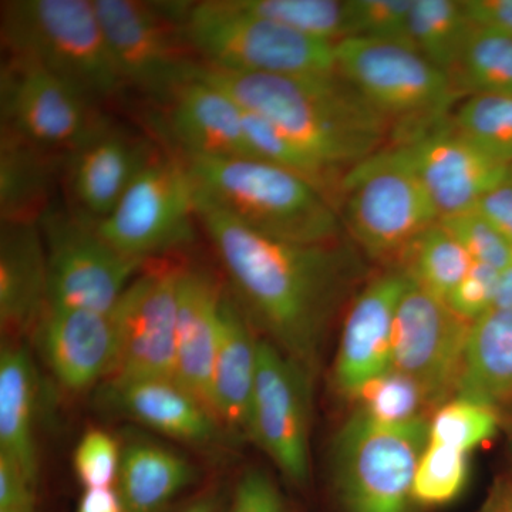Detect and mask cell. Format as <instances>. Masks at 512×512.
<instances>
[{
	"label": "cell",
	"instance_id": "cell-36",
	"mask_svg": "<svg viewBox=\"0 0 512 512\" xmlns=\"http://www.w3.org/2000/svg\"><path fill=\"white\" fill-rule=\"evenodd\" d=\"M467 481V453L429 441L414 474L413 504L423 508L444 507L463 494Z\"/></svg>",
	"mask_w": 512,
	"mask_h": 512
},
{
	"label": "cell",
	"instance_id": "cell-41",
	"mask_svg": "<svg viewBox=\"0 0 512 512\" xmlns=\"http://www.w3.org/2000/svg\"><path fill=\"white\" fill-rule=\"evenodd\" d=\"M501 271L493 266L474 262L470 271L450 293L447 305L460 318L474 323L490 312L497 301Z\"/></svg>",
	"mask_w": 512,
	"mask_h": 512
},
{
	"label": "cell",
	"instance_id": "cell-1",
	"mask_svg": "<svg viewBox=\"0 0 512 512\" xmlns=\"http://www.w3.org/2000/svg\"><path fill=\"white\" fill-rule=\"evenodd\" d=\"M197 218L242 311L313 379L326 330L348 284V255L336 244L266 237L200 195Z\"/></svg>",
	"mask_w": 512,
	"mask_h": 512
},
{
	"label": "cell",
	"instance_id": "cell-43",
	"mask_svg": "<svg viewBox=\"0 0 512 512\" xmlns=\"http://www.w3.org/2000/svg\"><path fill=\"white\" fill-rule=\"evenodd\" d=\"M35 487L12 458L0 453V510L35 512Z\"/></svg>",
	"mask_w": 512,
	"mask_h": 512
},
{
	"label": "cell",
	"instance_id": "cell-32",
	"mask_svg": "<svg viewBox=\"0 0 512 512\" xmlns=\"http://www.w3.org/2000/svg\"><path fill=\"white\" fill-rule=\"evenodd\" d=\"M239 8L295 30L303 36L336 45L348 39V2L339 0H235Z\"/></svg>",
	"mask_w": 512,
	"mask_h": 512
},
{
	"label": "cell",
	"instance_id": "cell-35",
	"mask_svg": "<svg viewBox=\"0 0 512 512\" xmlns=\"http://www.w3.org/2000/svg\"><path fill=\"white\" fill-rule=\"evenodd\" d=\"M453 126L485 153L512 165V94H473L458 107Z\"/></svg>",
	"mask_w": 512,
	"mask_h": 512
},
{
	"label": "cell",
	"instance_id": "cell-16",
	"mask_svg": "<svg viewBox=\"0 0 512 512\" xmlns=\"http://www.w3.org/2000/svg\"><path fill=\"white\" fill-rule=\"evenodd\" d=\"M158 148L146 137L103 116L64 158L69 210L99 224L117 207Z\"/></svg>",
	"mask_w": 512,
	"mask_h": 512
},
{
	"label": "cell",
	"instance_id": "cell-21",
	"mask_svg": "<svg viewBox=\"0 0 512 512\" xmlns=\"http://www.w3.org/2000/svg\"><path fill=\"white\" fill-rule=\"evenodd\" d=\"M222 298L224 292L221 285L210 272L200 268H183L178 284L175 380L214 419L212 370L217 352Z\"/></svg>",
	"mask_w": 512,
	"mask_h": 512
},
{
	"label": "cell",
	"instance_id": "cell-48",
	"mask_svg": "<svg viewBox=\"0 0 512 512\" xmlns=\"http://www.w3.org/2000/svg\"><path fill=\"white\" fill-rule=\"evenodd\" d=\"M507 306H512V261L504 271H501L500 286H498L494 308H507Z\"/></svg>",
	"mask_w": 512,
	"mask_h": 512
},
{
	"label": "cell",
	"instance_id": "cell-14",
	"mask_svg": "<svg viewBox=\"0 0 512 512\" xmlns=\"http://www.w3.org/2000/svg\"><path fill=\"white\" fill-rule=\"evenodd\" d=\"M311 382L291 357L269 340L259 339L249 439L298 487L311 477Z\"/></svg>",
	"mask_w": 512,
	"mask_h": 512
},
{
	"label": "cell",
	"instance_id": "cell-28",
	"mask_svg": "<svg viewBox=\"0 0 512 512\" xmlns=\"http://www.w3.org/2000/svg\"><path fill=\"white\" fill-rule=\"evenodd\" d=\"M37 383L28 350L6 342L0 353V453L12 458L36 484Z\"/></svg>",
	"mask_w": 512,
	"mask_h": 512
},
{
	"label": "cell",
	"instance_id": "cell-12",
	"mask_svg": "<svg viewBox=\"0 0 512 512\" xmlns=\"http://www.w3.org/2000/svg\"><path fill=\"white\" fill-rule=\"evenodd\" d=\"M2 130L67 154L103 117L99 106L42 64L6 55L0 72Z\"/></svg>",
	"mask_w": 512,
	"mask_h": 512
},
{
	"label": "cell",
	"instance_id": "cell-22",
	"mask_svg": "<svg viewBox=\"0 0 512 512\" xmlns=\"http://www.w3.org/2000/svg\"><path fill=\"white\" fill-rule=\"evenodd\" d=\"M49 274L39 224H2L0 326L8 340L37 330L49 309Z\"/></svg>",
	"mask_w": 512,
	"mask_h": 512
},
{
	"label": "cell",
	"instance_id": "cell-15",
	"mask_svg": "<svg viewBox=\"0 0 512 512\" xmlns=\"http://www.w3.org/2000/svg\"><path fill=\"white\" fill-rule=\"evenodd\" d=\"M181 271V266H153L123 293L111 312L119 349L113 372L104 383L175 379Z\"/></svg>",
	"mask_w": 512,
	"mask_h": 512
},
{
	"label": "cell",
	"instance_id": "cell-33",
	"mask_svg": "<svg viewBox=\"0 0 512 512\" xmlns=\"http://www.w3.org/2000/svg\"><path fill=\"white\" fill-rule=\"evenodd\" d=\"M456 73L473 94H512V35L473 25Z\"/></svg>",
	"mask_w": 512,
	"mask_h": 512
},
{
	"label": "cell",
	"instance_id": "cell-11",
	"mask_svg": "<svg viewBox=\"0 0 512 512\" xmlns=\"http://www.w3.org/2000/svg\"><path fill=\"white\" fill-rule=\"evenodd\" d=\"M45 241L49 306L111 313L146 261L121 254L93 222L50 208L39 222Z\"/></svg>",
	"mask_w": 512,
	"mask_h": 512
},
{
	"label": "cell",
	"instance_id": "cell-30",
	"mask_svg": "<svg viewBox=\"0 0 512 512\" xmlns=\"http://www.w3.org/2000/svg\"><path fill=\"white\" fill-rule=\"evenodd\" d=\"M402 271L414 285L447 301L474 261L446 228L437 222L400 256Z\"/></svg>",
	"mask_w": 512,
	"mask_h": 512
},
{
	"label": "cell",
	"instance_id": "cell-45",
	"mask_svg": "<svg viewBox=\"0 0 512 512\" xmlns=\"http://www.w3.org/2000/svg\"><path fill=\"white\" fill-rule=\"evenodd\" d=\"M463 3L473 25L512 35V0H464Z\"/></svg>",
	"mask_w": 512,
	"mask_h": 512
},
{
	"label": "cell",
	"instance_id": "cell-7",
	"mask_svg": "<svg viewBox=\"0 0 512 512\" xmlns=\"http://www.w3.org/2000/svg\"><path fill=\"white\" fill-rule=\"evenodd\" d=\"M346 220L372 259L400 258L441 220L436 204L399 146L382 148L343 180Z\"/></svg>",
	"mask_w": 512,
	"mask_h": 512
},
{
	"label": "cell",
	"instance_id": "cell-23",
	"mask_svg": "<svg viewBox=\"0 0 512 512\" xmlns=\"http://www.w3.org/2000/svg\"><path fill=\"white\" fill-rule=\"evenodd\" d=\"M101 397L114 413L184 443L204 446L220 433L217 420L175 379L104 383Z\"/></svg>",
	"mask_w": 512,
	"mask_h": 512
},
{
	"label": "cell",
	"instance_id": "cell-19",
	"mask_svg": "<svg viewBox=\"0 0 512 512\" xmlns=\"http://www.w3.org/2000/svg\"><path fill=\"white\" fill-rule=\"evenodd\" d=\"M164 134L183 157H251L242 107L229 94L192 74L163 101Z\"/></svg>",
	"mask_w": 512,
	"mask_h": 512
},
{
	"label": "cell",
	"instance_id": "cell-2",
	"mask_svg": "<svg viewBox=\"0 0 512 512\" xmlns=\"http://www.w3.org/2000/svg\"><path fill=\"white\" fill-rule=\"evenodd\" d=\"M194 74L278 127L335 175L340 187L353 168L382 150L390 127L339 73L276 76L200 64Z\"/></svg>",
	"mask_w": 512,
	"mask_h": 512
},
{
	"label": "cell",
	"instance_id": "cell-31",
	"mask_svg": "<svg viewBox=\"0 0 512 512\" xmlns=\"http://www.w3.org/2000/svg\"><path fill=\"white\" fill-rule=\"evenodd\" d=\"M350 400L356 413L387 426L430 420L434 413L420 384L392 369L363 384Z\"/></svg>",
	"mask_w": 512,
	"mask_h": 512
},
{
	"label": "cell",
	"instance_id": "cell-10",
	"mask_svg": "<svg viewBox=\"0 0 512 512\" xmlns=\"http://www.w3.org/2000/svg\"><path fill=\"white\" fill-rule=\"evenodd\" d=\"M197 195L183 158L158 148L109 217L94 225L121 254L148 262L194 239Z\"/></svg>",
	"mask_w": 512,
	"mask_h": 512
},
{
	"label": "cell",
	"instance_id": "cell-25",
	"mask_svg": "<svg viewBox=\"0 0 512 512\" xmlns=\"http://www.w3.org/2000/svg\"><path fill=\"white\" fill-rule=\"evenodd\" d=\"M66 154L37 147L9 131L0 133V220L39 224L52 208Z\"/></svg>",
	"mask_w": 512,
	"mask_h": 512
},
{
	"label": "cell",
	"instance_id": "cell-49",
	"mask_svg": "<svg viewBox=\"0 0 512 512\" xmlns=\"http://www.w3.org/2000/svg\"><path fill=\"white\" fill-rule=\"evenodd\" d=\"M485 512H512V488L498 494Z\"/></svg>",
	"mask_w": 512,
	"mask_h": 512
},
{
	"label": "cell",
	"instance_id": "cell-40",
	"mask_svg": "<svg viewBox=\"0 0 512 512\" xmlns=\"http://www.w3.org/2000/svg\"><path fill=\"white\" fill-rule=\"evenodd\" d=\"M121 448L103 430H90L74 450V473L86 490L111 487L119 476Z\"/></svg>",
	"mask_w": 512,
	"mask_h": 512
},
{
	"label": "cell",
	"instance_id": "cell-8",
	"mask_svg": "<svg viewBox=\"0 0 512 512\" xmlns=\"http://www.w3.org/2000/svg\"><path fill=\"white\" fill-rule=\"evenodd\" d=\"M336 69L390 124L413 136L433 126L451 107V77L412 46L348 37L335 46Z\"/></svg>",
	"mask_w": 512,
	"mask_h": 512
},
{
	"label": "cell",
	"instance_id": "cell-6",
	"mask_svg": "<svg viewBox=\"0 0 512 512\" xmlns=\"http://www.w3.org/2000/svg\"><path fill=\"white\" fill-rule=\"evenodd\" d=\"M430 420L387 426L353 413L333 447L340 512H410L414 474Z\"/></svg>",
	"mask_w": 512,
	"mask_h": 512
},
{
	"label": "cell",
	"instance_id": "cell-18",
	"mask_svg": "<svg viewBox=\"0 0 512 512\" xmlns=\"http://www.w3.org/2000/svg\"><path fill=\"white\" fill-rule=\"evenodd\" d=\"M410 279L402 269L373 279L350 306L333 366V383L352 397L373 377L392 369V339L397 306Z\"/></svg>",
	"mask_w": 512,
	"mask_h": 512
},
{
	"label": "cell",
	"instance_id": "cell-34",
	"mask_svg": "<svg viewBox=\"0 0 512 512\" xmlns=\"http://www.w3.org/2000/svg\"><path fill=\"white\" fill-rule=\"evenodd\" d=\"M242 120H244L245 136L254 158L298 175L322 192L325 197L329 198V192L335 190L333 187H338L340 190L338 178L330 174L311 154L293 143L291 138L274 124L245 109H242Z\"/></svg>",
	"mask_w": 512,
	"mask_h": 512
},
{
	"label": "cell",
	"instance_id": "cell-5",
	"mask_svg": "<svg viewBox=\"0 0 512 512\" xmlns=\"http://www.w3.org/2000/svg\"><path fill=\"white\" fill-rule=\"evenodd\" d=\"M184 30L202 66L234 73H338L335 46L239 8L235 0L188 2Z\"/></svg>",
	"mask_w": 512,
	"mask_h": 512
},
{
	"label": "cell",
	"instance_id": "cell-38",
	"mask_svg": "<svg viewBox=\"0 0 512 512\" xmlns=\"http://www.w3.org/2000/svg\"><path fill=\"white\" fill-rule=\"evenodd\" d=\"M413 0H349V36L413 46ZM416 49V47H414Z\"/></svg>",
	"mask_w": 512,
	"mask_h": 512
},
{
	"label": "cell",
	"instance_id": "cell-4",
	"mask_svg": "<svg viewBox=\"0 0 512 512\" xmlns=\"http://www.w3.org/2000/svg\"><path fill=\"white\" fill-rule=\"evenodd\" d=\"M2 43L8 55L42 64L96 106L126 90L93 0L3 2Z\"/></svg>",
	"mask_w": 512,
	"mask_h": 512
},
{
	"label": "cell",
	"instance_id": "cell-44",
	"mask_svg": "<svg viewBox=\"0 0 512 512\" xmlns=\"http://www.w3.org/2000/svg\"><path fill=\"white\" fill-rule=\"evenodd\" d=\"M476 210L512 242V177L488 191Z\"/></svg>",
	"mask_w": 512,
	"mask_h": 512
},
{
	"label": "cell",
	"instance_id": "cell-9",
	"mask_svg": "<svg viewBox=\"0 0 512 512\" xmlns=\"http://www.w3.org/2000/svg\"><path fill=\"white\" fill-rule=\"evenodd\" d=\"M188 2L93 0L126 89L163 103L200 66L184 30Z\"/></svg>",
	"mask_w": 512,
	"mask_h": 512
},
{
	"label": "cell",
	"instance_id": "cell-39",
	"mask_svg": "<svg viewBox=\"0 0 512 512\" xmlns=\"http://www.w3.org/2000/svg\"><path fill=\"white\" fill-rule=\"evenodd\" d=\"M440 222L477 264L493 266L498 271L511 264L512 242L476 208L441 218Z\"/></svg>",
	"mask_w": 512,
	"mask_h": 512
},
{
	"label": "cell",
	"instance_id": "cell-42",
	"mask_svg": "<svg viewBox=\"0 0 512 512\" xmlns=\"http://www.w3.org/2000/svg\"><path fill=\"white\" fill-rule=\"evenodd\" d=\"M228 512H288L278 485L261 470L241 477Z\"/></svg>",
	"mask_w": 512,
	"mask_h": 512
},
{
	"label": "cell",
	"instance_id": "cell-29",
	"mask_svg": "<svg viewBox=\"0 0 512 512\" xmlns=\"http://www.w3.org/2000/svg\"><path fill=\"white\" fill-rule=\"evenodd\" d=\"M473 22L463 2L413 0L410 37L417 52L448 76L456 74Z\"/></svg>",
	"mask_w": 512,
	"mask_h": 512
},
{
	"label": "cell",
	"instance_id": "cell-24",
	"mask_svg": "<svg viewBox=\"0 0 512 512\" xmlns=\"http://www.w3.org/2000/svg\"><path fill=\"white\" fill-rule=\"evenodd\" d=\"M259 339L238 302L224 295L212 370V407L221 429L249 439Z\"/></svg>",
	"mask_w": 512,
	"mask_h": 512
},
{
	"label": "cell",
	"instance_id": "cell-17",
	"mask_svg": "<svg viewBox=\"0 0 512 512\" xmlns=\"http://www.w3.org/2000/svg\"><path fill=\"white\" fill-rule=\"evenodd\" d=\"M397 146L423 181L441 218L473 210L488 191L512 177V165L485 153L454 126L437 124Z\"/></svg>",
	"mask_w": 512,
	"mask_h": 512
},
{
	"label": "cell",
	"instance_id": "cell-20",
	"mask_svg": "<svg viewBox=\"0 0 512 512\" xmlns=\"http://www.w3.org/2000/svg\"><path fill=\"white\" fill-rule=\"evenodd\" d=\"M47 366L70 392L106 382L119 349L111 313L49 306L36 330Z\"/></svg>",
	"mask_w": 512,
	"mask_h": 512
},
{
	"label": "cell",
	"instance_id": "cell-37",
	"mask_svg": "<svg viewBox=\"0 0 512 512\" xmlns=\"http://www.w3.org/2000/svg\"><path fill=\"white\" fill-rule=\"evenodd\" d=\"M500 423V414L491 407L454 397L431 416L429 441L468 454L493 439Z\"/></svg>",
	"mask_w": 512,
	"mask_h": 512
},
{
	"label": "cell",
	"instance_id": "cell-27",
	"mask_svg": "<svg viewBox=\"0 0 512 512\" xmlns=\"http://www.w3.org/2000/svg\"><path fill=\"white\" fill-rule=\"evenodd\" d=\"M195 478L190 461L170 448L143 440L121 448L116 483L126 512H161Z\"/></svg>",
	"mask_w": 512,
	"mask_h": 512
},
{
	"label": "cell",
	"instance_id": "cell-50",
	"mask_svg": "<svg viewBox=\"0 0 512 512\" xmlns=\"http://www.w3.org/2000/svg\"><path fill=\"white\" fill-rule=\"evenodd\" d=\"M0 512H26V511L0 510Z\"/></svg>",
	"mask_w": 512,
	"mask_h": 512
},
{
	"label": "cell",
	"instance_id": "cell-3",
	"mask_svg": "<svg viewBox=\"0 0 512 512\" xmlns=\"http://www.w3.org/2000/svg\"><path fill=\"white\" fill-rule=\"evenodd\" d=\"M180 157L198 195L254 231L292 244H335L338 239L340 222L332 202L298 175L258 158Z\"/></svg>",
	"mask_w": 512,
	"mask_h": 512
},
{
	"label": "cell",
	"instance_id": "cell-47",
	"mask_svg": "<svg viewBox=\"0 0 512 512\" xmlns=\"http://www.w3.org/2000/svg\"><path fill=\"white\" fill-rule=\"evenodd\" d=\"M178 512H228V507L225 504L224 495L217 491H210L195 498Z\"/></svg>",
	"mask_w": 512,
	"mask_h": 512
},
{
	"label": "cell",
	"instance_id": "cell-26",
	"mask_svg": "<svg viewBox=\"0 0 512 512\" xmlns=\"http://www.w3.org/2000/svg\"><path fill=\"white\" fill-rule=\"evenodd\" d=\"M456 397L512 414V306L494 308L471 326Z\"/></svg>",
	"mask_w": 512,
	"mask_h": 512
},
{
	"label": "cell",
	"instance_id": "cell-13",
	"mask_svg": "<svg viewBox=\"0 0 512 512\" xmlns=\"http://www.w3.org/2000/svg\"><path fill=\"white\" fill-rule=\"evenodd\" d=\"M471 326L446 301L412 281L400 299L393 326L392 370L419 383L434 412L456 397Z\"/></svg>",
	"mask_w": 512,
	"mask_h": 512
},
{
	"label": "cell",
	"instance_id": "cell-46",
	"mask_svg": "<svg viewBox=\"0 0 512 512\" xmlns=\"http://www.w3.org/2000/svg\"><path fill=\"white\" fill-rule=\"evenodd\" d=\"M77 512H126L119 493L113 487L84 490Z\"/></svg>",
	"mask_w": 512,
	"mask_h": 512
}]
</instances>
